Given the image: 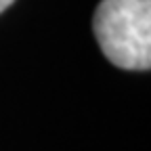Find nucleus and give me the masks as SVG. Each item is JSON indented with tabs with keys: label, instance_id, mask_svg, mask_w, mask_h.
I'll return each instance as SVG.
<instances>
[{
	"label": "nucleus",
	"instance_id": "1",
	"mask_svg": "<svg viewBox=\"0 0 151 151\" xmlns=\"http://www.w3.org/2000/svg\"><path fill=\"white\" fill-rule=\"evenodd\" d=\"M92 29L113 65L134 71L151 67V0H101Z\"/></svg>",
	"mask_w": 151,
	"mask_h": 151
},
{
	"label": "nucleus",
	"instance_id": "2",
	"mask_svg": "<svg viewBox=\"0 0 151 151\" xmlns=\"http://www.w3.org/2000/svg\"><path fill=\"white\" fill-rule=\"evenodd\" d=\"M15 2V0H0V13H2V11H6L11 4Z\"/></svg>",
	"mask_w": 151,
	"mask_h": 151
}]
</instances>
